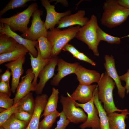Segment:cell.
<instances>
[{
    "label": "cell",
    "instance_id": "cell-1",
    "mask_svg": "<svg viewBox=\"0 0 129 129\" xmlns=\"http://www.w3.org/2000/svg\"><path fill=\"white\" fill-rule=\"evenodd\" d=\"M103 7L104 11L101 23L109 28L120 25L129 16V9L120 5L118 0H106Z\"/></svg>",
    "mask_w": 129,
    "mask_h": 129
},
{
    "label": "cell",
    "instance_id": "cell-2",
    "mask_svg": "<svg viewBox=\"0 0 129 129\" xmlns=\"http://www.w3.org/2000/svg\"><path fill=\"white\" fill-rule=\"evenodd\" d=\"M115 85L114 81L106 71L101 75L98 83V98L102 103H103L104 108L107 114L115 112H122L125 109H119L115 106L113 92Z\"/></svg>",
    "mask_w": 129,
    "mask_h": 129
},
{
    "label": "cell",
    "instance_id": "cell-3",
    "mask_svg": "<svg viewBox=\"0 0 129 129\" xmlns=\"http://www.w3.org/2000/svg\"><path fill=\"white\" fill-rule=\"evenodd\" d=\"M81 27L80 26L77 25L70 27L63 30L54 28L47 31L46 37L52 45L51 57L57 56L63 47L75 37Z\"/></svg>",
    "mask_w": 129,
    "mask_h": 129
},
{
    "label": "cell",
    "instance_id": "cell-4",
    "mask_svg": "<svg viewBox=\"0 0 129 129\" xmlns=\"http://www.w3.org/2000/svg\"><path fill=\"white\" fill-rule=\"evenodd\" d=\"M98 26L96 16L92 15L88 22L79 29L75 37L86 44L89 48L92 51L94 55L97 56L100 55L98 46L100 42L97 39V34Z\"/></svg>",
    "mask_w": 129,
    "mask_h": 129
},
{
    "label": "cell",
    "instance_id": "cell-5",
    "mask_svg": "<svg viewBox=\"0 0 129 129\" xmlns=\"http://www.w3.org/2000/svg\"><path fill=\"white\" fill-rule=\"evenodd\" d=\"M38 9L36 2L29 5L25 10L11 17L6 18L1 17L0 22L8 25L12 31H18L22 34L26 32L28 28V25L33 13Z\"/></svg>",
    "mask_w": 129,
    "mask_h": 129
},
{
    "label": "cell",
    "instance_id": "cell-6",
    "mask_svg": "<svg viewBox=\"0 0 129 129\" xmlns=\"http://www.w3.org/2000/svg\"><path fill=\"white\" fill-rule=\"evenodd\" d=\"M68 96L60 97V102L62 106L63 112L67 118L70 122L75 124L85 122L87 116L83 110L76 106L75 101L67 92Z\"/></svg>",
    "mask_w": 129,
    "mask_h": 129
},
{
    "label": "cell",
    "instance_id": "cell-7",
    "mask_svg": "<svg viewBox=\"0 0 129 129\" xmlns=\"http://www.w3.org/2000/svg\"><path fill=\"white\" fill-rule=\"evenodd\" d=\"M43 14L42 11L38 9L33 13L30 27L26 32L21 35V37L32 41H36L42 37H47L48 30L41 18Z\"/></svg>",
    "mask_w": 129,
    "mask_h": 129
},
{
    "label": "cell",
    "instance_id": "cell-8",
    "mask_svg": "<svg viewBox=\"0 0 129 129\" xmlns=\"http://www.w3.org/2000/svg\"><path fill=\"white\" fill-rule=\"evenodd\" d=\"M76 106L81 108L87 114L86 121L80 125L81 129L91 128L93 129H100V123L98 116L97 110L95 106L93 97L89 101L84 104H81L75 101Z\"/></svg>",
    "mask_w": 129,
    "mask_h": 129
},
{
    "label": "cell",
    "instance_id": "cell-9",
    "mask_svg": "<svg viewBox=\"0 0 129 129\" xmlns=\"http://www.w3.org/2000/svg\"><path fill=\"white\" fill-rule=\"evenodd\" d=\"M26 74L22 77L21 81L16 90V93L13 98L14 105L19 102L21 99L30 92L35 91L36 88L32 84L35 76L31 68L27 70Z\"/></svg>",
    "mask_w": 129,
    "mask_h": 129
},
{
    "label": "cell",
    "instance_id": "cell-10",
    "mask_svg": "<svg viewBox=\"0 0 129 129\" xmlns=\"http://www.w3.org/2000/svg\"><path fill=\"white\" fill-rule=\"evenodd\" d=\"M41 4L44 7L46 11V16L44 25L48 30L54 28L61 18L66 16L70 15L71 11L68 10L62 13H59L55 11L54 5L50 4L48 0H41Z\"/></svg>",
    "mask_w": 129,
    "mask_h": 129
},
{
    "label": "cell",
    "instance_id": "cell-11",
    "mask_svg": "<svg viewBox=\"0 0 129 129\" xmlns=\"http://www.w3.org/2000/svg\"><path fill=\"white\" fill-rule=\"evenodd\" d=\"M0 34H4L14 38L17 43L26 48L35 57L38 55V51L35 48L38 41H32L25 39L12 31L7 24L0 22Z\"/></svg>",
    "mask_w": 129,
    "mask_h": 129
},
{
    "label": "cell",
    "instance_id": "cell-12",
    "mask_svg": "<svg viewBox=\"0 0 129 129\" xmlns=\"http://www.w3.org/2000/svg\"><path fill=\"white\" fill-rule=\"evenodd\" d=\"M59 58L57 56L51 57L49 63L40 71L38 76L39 79L35 92L37 95L42 94L47 82L54 75V72Z\"/></svg>",
    "mask_w": 129,
    "mask_h": 129
},
{
    "label": "cell",
    "instance_id": "cell-13",
    "mask_svg": "<svg viewBox=\"0 0 129 129\" xmlns=\"http://www.w3.org/2000/svg\"><path fill=\"white\" fill-rule=\"evenodd\" d=\"M104 59L105 62L104 65L106 71L115 82L119 96L122 98H123L125 96L126 90L124 87L122 85L119 76L118 75L113 57L112 55L109 56L106 54L104 57Z\"/></svg>",
    "mask_w": 129,
    "mask_h": 129
},
{
    "label": "cell",
    "instance_id": "cell-14",
    "mask_svg": "<svg viewBox=\"0 0 129 129\" xmlns=\"http://www.w3.org/2000/svg\"><path fill=\"white\" fill-rule=\"evenodd\" d=\"M25 59V56H22L17 59L9 62L5 64V66L7 69L11 70L12 76L11 90L13 93H15L19 83L21 76L23 74L24 70L23 65Z\"/></svg>",
    "mask_w": 129,
    "mask_h": 129
},
{
    "label": "cell",
    "instance_id": "cell-15",
    "mask_svg": "<svg viewBox=\"0 0 129 129\" xmlns=\"http://www.w3.org/2000/svg\"><path fill=\"white\" fill-rule=\"evenodd\" d=\"M79 64L78 62L71 63L62 59H59L57 64L58 72L50 81V85L54 86H57L63 78L69 74H75L76 69Z\"/></svg>",
    "mask_w": 129,
    "mask_h": 129
},
{
    "label": "cell",
    "instance_id": "cell-16",
    "mask_svg": "<svg viewBox=\"0 0 129 129\" xmlns=\"http://www.w3.org/2000/svg\"><path fill=\"white\" fill-rule=\"evenodd\" d=\"M48 99L46 94L37 95L35 98V106L31 119L25 129H38L39 120Z\"/></svg>",
    "mask_w": 129,
    "mask_h": 129
},
{
    "label": "cell",
    "instance_id": "cell-17",
    "mask_svg": "<svg viewBox=\"0 0 129 129\" xmlns=\"http://www.w3.org/2000/svg\"><path fill=\"white\" fill-rule=\"evenodd\" d=\"M85 14V11L80 10L74 14L64 16L60 19L57 27L60 29L75 25L83 27L89 20L88 18L84 17Z\"/></svg>",
    "mask_w": 129,
    "mask_h": 129
},
{
    "label": "cell",
    "instance_id": "cell-18",
    "mask_svg": "<svg viewBox=\"0 0 129 129\" xmlns=\"http://www.w3.org/2000/svg\"><path fill=\"white\" fill-rule=\"evenodd\" d=\"M75 74L80 85H91L94 82L98 83L101 76L97 71L88 69L80 64L77 67Z\"/></svg>",
    "mask_w": 129,
    "mask_h": 129
},
{
    "label": "cell",
    "instance_id": "cell-19",
    "mask_svg": "<svg viewBox=\"0 0 129 129\" xmlns=\"http://www.w3.org/2000/svg\"><path fill=\"white\" fill-rule=\"evenodd\" d=\"M98 86L96 84H79L70 96L75 101H78L79 103H86L92 98L94 91Z\"/></svg>",
    "mask_w": 129,
    "mask_h": 129
},
{
    "label": "cell",
    "instance_id": "cell-20",
    "mask_svg": "<svg viewBox=\"0 0 129 129\" xmlns=\"http://www.w3.org/2000/svg\"><path fill=\"white\" fill-rule=\"evenodd\" d=\"M35 47L38 51V56L36 57H34L29 52L28 54L30 56L31 69L35 76L32 83L33 86L36 88L38 84L37 81L39 74L41 70L49 63L51 58L44 59L42 57L39 50L38 43L36 45Z\"/></svg>",
    "mask_w": 129,
    "mask_h": 129
},
{
    "label": "cell",
    "instance_id": "cell-21",
    "mask_svg": "<svg viewBox=\"0 0 129 129\" xmlns=\"http://www.w3.org/2000/svg\"><path fill=\"white\" fill-rule=\"evenodd\" d=\"M128 115L129 110L127 109L120 113L114 112L107 114L110 129H126L125 121Z\"/></svg>",
    "mask_w": 129,
    "mask_h": 129
},
{
    "label": "cell",
    "instance_id": "cell-22",
    "mask_svg": "<svg viewBox=\"0 0 129 129\" xmlns=\"http://www.w3.org/2000/svg\"><path fill=\"white\" fill-rule=\"evenodd\" d=\"M98 86L94 90L93 94V102L97 108L100 120V129H110L107 114L99 100Z\"/></svg>",
    "mask_w": 129,
    "mask_h": 129
},
{
    "label": "cell",
    "instance_id": "cell-23",
    "mask_svg": "<svg viewBox=\"0 0 129 129\" xmlns=\"http://www.w3.org/2000/svg\"><path fill=\"white\" fill-rule=\"evenodd\" d=\"M28 52H29V51L26 48L18 43L13 51L0 54V64L15 60L22 56H25Z\"/></svg>",
    "mask_w": 129,
    "mask_h": 129
},
{
    "label": "cell",
    "instance_id": "cell-24",
    "mask_svg": "<svg viewBox=\"0 0 129 129\" xmlns=\"http://www.w3.org/2000/svg\"><path fill=\"white\" fill-rule=\"evenodd\" d=\"M18 43L13 38L4 34H0V54L14 50Z\"/></svg>",
    "mask_w": 129,
    "mask_h": 129
},
{
    "label": "cell",
    "instance_id": "cell-25",
    "mask_svg": "<svg viewBox=\"0 0 129 129\" xmlns=\"http://www.w3.org/2000/svg\"><path fill=\"white\" fill-rule=\"evenodd\" d=\"M59 93L58 89L52 88V93L48 98L43 113L41 115V117H44L57 110Z\"/></svg>",
    "mask_w": 129,
    "mask_h": 129
},
{
    "label": "cell",
    "instance_id": "cell-26",
    "mask_svg": "<svg viewBox=\"0 0 129 129\" xmlns=\"http://www.w3.org/2000/svg\"><path fill=\"white\" fill-rule=\"evenodd\" d=\"M21 103L18 107V111L25 112L33 114L36 103L32 93L30 92L21 99Z\"/></svg>",
    "mask_w": 129,
    "mask_h": 129
},
{
    "label": "cell",
    "instance_id": "cell-27",
    "mask_svg": "<svg viewBox=\"0 0 129 129\" xmlns=\"http://www.w3.org/2000/svg\"><path fill=\"white\" fill-rule=\"evenodd\" d=\"M37 40L39 43V49L42 57L44 59H48L51 58L52 45L46 37H42Z\"/></svg>",
    "mask_w": 129,
    "mask_h": 129
},
{
    "label": "cell",
    "instance_id": "cell-28",
    "mask_svg": "<svg viewBox=\"0 0 129 129\" xmlns=\"http://www.w3.org/2000/svg\"><path fill=\"white\" fill-rule=\"evenodd\" d=\"M28 124L16 118L14 114L2 126L4 129H25Z\"/></svg>",
    "mask_w": 129,
    "mask_h": 129
},
{
    "label": "cell",
    "instance_id": "cell-29",
    "mask_svg": "<svg viewBox=\"0 0 129 129\" xmlns=\"http://www.w3.org/2000/svg\"><path fill=\"white\" fill-rule=\"evenodd\" d=\"M60 115V113L57 110L44 117L39 122L38 129H50L55 122L57 118Z\"/></svg>",
    "mask_w": 129,
    "mask_h": 129
},
{
    "label": "cell",
    "instance_id": "cell-30",
    "mask_svg": "<svg viewBox=\"0 0 129 129\" xmlns=\"http://www.w3.org/2000/svg\"><path fill=\"white\" fill-rule=\"evenodd\" d=\"M97 38L100 42L105 41L111 44H119L120 43L121 38L112 36L106 33L98 26L97 29Z\"/></svg>",
    "mask_w": 129,
    "mask_h": 129
},
{
    "label": "cell",
    "instance_id": "cell-31",
    "mask_svg": "<svg viewBox=\"0 0 129 129\" xmlns=\"http://www.w3.org/2000/svg\"><path fill=\"white\" fill-rule=\"evenodd\" d=\"M35 0H11L0 11V17L7 11L10 10L26 6L27 2Z\"/></svg>",
    "mask_w": 129,
    "mask_h": 129
},
{
    "label": "cell",
    "instance_id": "cell-32",
    "mask_svg": "<svg viewBox=\"0 0 129 129\" xmlns=\"http://www.w3.org/2000/svg\"><path fill=\"white\" fill-rule=\"evenodd\" d=\"M21 103V99L11 108L6 109L0 113V127L2 126L5 123L18 111L19 106Z\"/></svg>",
    "mask_w": 129,
    "mask_h": 129
},
{
    "label": "cell",
    "instance_id": "cell-33",
    "mask_svg": "<svg viewBox=\"0 0 129 129\" xmlns=\"http://www.w3.org/2000/svg\"><path fill=\"white\" fill-rule=\"evenodd\" d=\"M10 97L8 95L0 93V108L7 109L14 105V99Z\"/></svg>",
    "mask_w": 129,
    "mask_h": 129
},
{
    "label": "cell",
    "instance_id": "cell-34",
    "mask_svg": "<svg viewBox=\"0 0 129 129\" xmlns=\"http://www.w3.org/2000/svg\"><path fill=\"white\" fill-rule=\"evenodd\" d=\"M14 115L18 119L29 124L32 114L25 112L17 111L14 113Z\"/></svg>",
    "mask_w": 129,
    "mask_h": 129
},
{
    "label": "cell",
    "instance_id": "cell-35",
    "mask_svg": "<svg viewBox=\"0 0 129 129\" xmlns=\"http://www.w3.org/2000/svg\"><path fill=\"white\" fill-rule=\"evenodd\" d=\"M59 117V120L57 122V125L54 129H65L70 122L62 111L60 113Z\"/></svg>",
    "mask_w": 129,
    "mask_h": 129
},
{
    "label": "cell",
    "instance_id": "cell-36",
    "mask_svg": "<svg viewBox=\"0 0 129 129\" xmlns=\"http://www.w3.org/2000/svg\"><path fill=\"white\" fill-rule=\"evenodd\" d=\"M11 91L9 84L0 80V93L6 94L10 97Z\"/></svg>",
    "mask_w": 129,
    "mask_h": 129
},
{
    "label": "cell",
    "instance_id": "cell-37",
    "mask_svg": "<svg viewBox=\"0 0 129 129\" xmlns=\"http://www.w3.org/2000/svg\"><path fill=\"white\" fill-rule=\"evenodd\" d=\"M62 50L64 51H68L75 58L80 52L72 45L68 44H66L63 48Z\"/></svg>",
    "mask_w": 129,
    "mask_h": 129
},
{
    "label": "cell",
    "instance_id": "cell-38",
    "mask_svg": "<svg viewBox=\"0 0 129 129\" xmlns=\"http://www.w3.org/2000/svg\"><path fill=\"white\" fill-rule=\"evenodd\" d=\"M75 58L79 60L87 62L93 66H95L96 65V63L94 62L83 53L80 52Z\"/></svg>",
    "mask_w": 129,
    "mask_h": 129
},
{
    "label": "cell",
    "instance_id": "cell-39",
    "mask_svg": "<svg viewBox=\"0 0 129 129\" xmlns=\"http://www.w3.org/2000/svg\"><path fill=\"white\" fill-rule=\"evenodd\" d=\"M121 81H124L126 83V85L124 86L127 94L129 93V69L127 72L125 74L119 76Z\"/></svg>",
    "mask_w": 129,
    "mask_h": 129
},
{
    "label": "cell",
    "instance_id": "cell-40",
    "mask_svg": "<svg viewBox=\"0 0 129 129\" xmlns=\"http://www.w3.org/2000/svg\"><path fill=\"white\" fill-rule=\"evenodd\" d=\"M9 69H7L0 76V80L9 84L11 74Z\"/></svg>",
    "mask_w": 129,
    "mask_h": 129
},
{
    "label": "cell",
    "instance_id": "cell-41",
    "mask_svg": "<svg viewBox=\"0 0 129 129\" xmlns=\"http://www.w3.org/2000/svg\"><path fill=\"white\" fill-rule=\"evenodd\" d=\"M118 1L120 5L129 9V0H118Z\"/></svg>",
    "mask_w": 129,
    "mask_h": 129
},
{
    "label": "cell",
    "instance_id": "cell-42",
    "mask_svg": "<svg viewBox=\"0 0 129 129\" xmlns=\"http://www.w3.org/2000/svg\"><path fill=\"white\" fill-rule=\"evenodd\" d=\"M126 37H129V34L126 36L121 37V39Z\"/></svg>",
    "mask_w": 129,
    "mask_h": 129
},
{
    "label": "cell",
    "instance_id": "cell-43",
    "mask_svg": "<svg viewBox=\"0 0 129 129\" xmlns=\"http://www.w3.org/2000/svg\"><path fill=\"white\" fill-rule=\"evenodd\" d=\"M0 129H4L2 127L0 126Z\"/></svg>",
    "mask_w": 129,
    "mask_h": 129
},
{
    "label": "cell",
    "instance_id": "cell-44",
    "mask_svg": "<svg viewBox=\"0 0 129 129\" xmlns=\"http://www.w3.org/2000/svg\"></svg>",
    "mask_w": 129,
    "mask_h": 129
}]
</instances>
